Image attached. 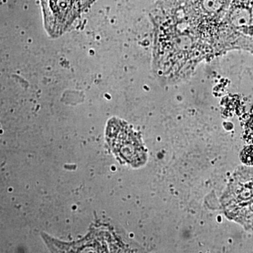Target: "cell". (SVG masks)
Returning <instances> with one entry per match:
<instances>
[{
	"mask_svg": "<svg viewBox=\"0 0 253 253\" xmlns=\"http://www.w3.org/2000/svg\"><path fill=\"white\" fill-rule=\"evenodd\" d=\"M219 54L244 50L253 54V0H231L221 22Z\"/></svg>",
	"mask_w": 253,
	"mask_h": 253,
	"instance_id": "2",
	"label": "cell"
},
{
	"mask_svg": "<svg viewBox=\"0 0 253 253\" xmlns=\"http://www.w3.org/2000/svg\"><path fill=\"white\" fill-rule=\"evenodd\" d=\"M212 44L218 56L219 34L231 0H174Z\"/></svg>",
	"mask_w": 253,
	"mask_h": 253,
	"instance_id": "3",
	"label": "cell"
},
{
	"mask_svg": "<svg viewBox=\"0 0 253 253\" xmlns=\"http://www.w3.org/2000/svg\"><path fill=\"white\" fill-rule=\"evenodd\" d=\"M241 159L246 166H253V145L243 150L241 154Z\"/></svg>",
	"mask_w": 253,
	"mask_h": 253,
	"instance_id": "5",
	"label": "cell"
},
{
	"mask_svg": "<svg viewBox=\"0 0 253 253\" xmlns=\"http://www.w3.org/2000/svg\"><path fill=\"white\" fill-rule=\"evenodd\" d=\"M108 140L122 159L133 165H139L144 160L145 154L136 134L126 123L112 120L107 129Z\"/></svg>",
	"mask_w": 253,
	"mask_h": 253,
	"instance_id": "4",
	"label": "cell"
},
{
	"mask_svg": "<svg viewBox=\"0 0 253 253\" xmlns=\"http://www.w3.org/2000/svg\"><path fill=\"white\" fill-rule=\"evenodd\" d=\"M151 16L154 26L153 66L163 81H186L200 63L217 57L211 42L174 0H158Z\"/></svg>",
	"mask_w": 253,
	"mask_h": 253,
	"instance_id": "1",
	"label": "cell"
}]
</instances>
